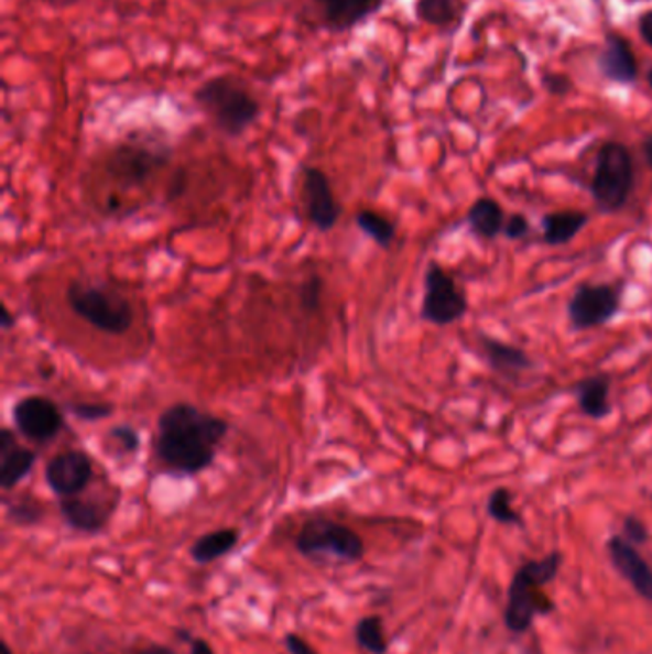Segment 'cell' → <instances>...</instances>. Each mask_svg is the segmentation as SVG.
Returning a JSON list of instances; mask_svg holds the SVG:
<instances>
[{
	"mask_svg": "<svg viewBox=\"0 0 652 654\" xmlns=\"http://www.w3.org/2000/svg\"><path fill=\"white\" fill-rule=\"evenodd\" d=\"M230 423L192 402H174L157 417L153 458L161 471L173 477H194L207 471L217 459Z\"/></svg>",
	"mask_w": 652,
	"mask_h": 654,
	"instance_id": "6da1fadb",
	"label": "cell"
},
{
	"mask_svg": "<svg viewBox=\"0 0 652 654\" xmlns=\"http://www.w3.org/2000/svg\"><path fill=\"white\" fill-rule=\"evenodd\" d=\"M563 565V553L551 552L542 559H530L522 565L509 584L506 604V625L511 633L529 632L537 617L555 611V601L547 596L545 586L555 580Z\"/></svg>",
	"mask_w": 652,
	"mask_h": 654,
	"instance_id": "7a4b0ae2",
	"label": "cell"
},
{
	"mask_svg": "<svg viewBox=\"0 0 652 654\" xmlns=\"http://www.w3.org/2000/svg\"><path fill=\"white\" fill-rule=\"evenodd\" d=\"M194 103L210 124L228 139H238L261 116V103L243 80L233 75H218L194 90Z\"/></svg>",
	"mask_w": 652,
	"mask_h": 654,
	"instance_id": "3957f363",
	"label": "cell"
},
{
	"mask_svg": "<svg viewBox=\"0 0 652 654\" xmlns=\"http://www.w3.org/2000/svg\"><path fill=\"white\" fill-rule=\"evenodd\" d=\"M635 186V165L630 148L609 140L599 148L595 160L594 178L589 192L597 209L602 212H618L630 201Z\"/></svg>",
	"mask_w": 652,
	"mask_h": 654,
	"instance_id": "277c9868",
	"label": "cell"
},
{
	"mask_svg": "<svg viewBox=\"0 0 652 654\" xmlns=\"http://www.w3.org/2000/svg\"><path fill=\"white\" fill-rule=\"evenodd\" d=\"M67 306L80 320L100 334L124 335L134 324L132 305L117 291L72 282L66 291Z\"/></svg>",
	"mask_w": 652,
	"mask_h": 654,
	"instance_id": "5b68a950",
	"label": "cell"
},
{
	"mask_svg": "<svg viewBox=\"0 0 652 654\" xmlns=\"http://www.w3.org/2000/svg\"><path fill=\"white\" fill-rule=\"evenodd\" d=\"M171 148L153 137H131L117 144L106 160V173L121 188L144 186L171 161Z\"/></svg>",
	"mask_w": 652,
	"mask_h": 654,
	"instance_id": "8992f818",
	"label": "cell"
},
{
	"mask_svg": "<svg viewBox=\"0 0 652 654\" xmlns=\"http://www.w3.org/2000/svg\"><path fill=\"white\" fill-rule=\"evenodd\" d=\"M297 552L306 559H335L341 563H358L366 555V544L358 532L347 524L337 523L327 516L306 521L298 531Z\"/></svg>",
	"mask_w": 652,
	"mask_h": 654,
	"instance_id": "52a82bcc",
	"label": "cell"
},
{
	"mask_svg": "<svg viewBox=\"0 0 652 654\" xmlns=\"http://www.w3.org/2000/svg\"><path fill=\"white\" fill-rule=\"evenodd\" d=\"M467 308L469 303L456 280L438 262H431L423 277L421 320L436 327L452 326L465 318Z\"/></svg>",
	"mask_w": 652,
	"mask_h": 654,
	"instance_id": "ba28073f",
	"label": "cell"
},
{
	"mask_svg": "<svg viewBox=\"0 0 652 654\" xmlns=\"http://www.w3.org/2000/svg\"><path fill=\"white\" fill-rule=\"evenodd\" d=\"M622 306L618 284H580L568 301V321L576 331L607 326L617 318Z\"/></svg>",
	"mask_w": 652,
	"mask_h": 654,
	"instance_id": "9c48e42d",
	"label": "cell"
},
{
	"mask_svg": "<svg viewBox=\"0 0 652 654\" xmlns=\"http://www.w3.org/2000/svg\"><path fill=\"white\" fill-rule=\"evenodd\" d=\"M12 422L18 435L31 443L48 444L66 429V415L62 407L43 394H28L12 407Z\"/></svg>",
	"mask_w": 652,
	"mask_h": 654,
	"instance_id": "30bf717a",
	"label": "cell"
},
{
	"mask_svg": "<svg viewBox=\"0 0 652 654\" xmlns=\"http://www.w3.org/2000/svg\"><path fill=\"white\" fill-rule=\"evenodd\" d=\"M44 480L58 500L87 492L95 480V464L83 450L59 451L44 467Z\"/></svg>",
	"mask_w": 652,
	"mask_h": 654,
	"instance_id": "8fae6325",
	"label": "cell"
},
{
	"mask_svg": "<svg viewBox=\"0 0 652 654\" xmlns=\"http://www.w3.org/2000/svg\"><path fill=\"white\" fill-rule=\"evenodd\" d=\"M303 197H305L306 217L319 232H332L341 220L343 207L329 176L318 167H306L303 173Z\"/></svg>",
	"mask_w": 652,
	"mask_h": 654,
	"instance_id": "7c38bea8",
	"label": "cell"
},
{
	"mask_svg": "<svg viewBox=\"0 0 652 654\" xmlns=\"http://www.w3.org/2000/svg\"><path fill=\"white\" fill-rule=\"evenodd\" d=\"M83 494L59 500L58 508L62 519L66 521L69 528L80 532V534H100L116 513L119 494L113 498Z\"/></svg>",
	"mask_w": 652,
	"mask_h": 654,
	"instance_id": "4fadbf2b",
	"label": "cell"
},
{
	"mask_svg": "<svg viewBox=\"0 0 652 654\" xmlns=\"http://www.w3.org/2000/svg\"><path fill=\"white\" fill-rule=\"evenodd\" d=\"M384 7V0H312L311 12L322 30L348 33L368 22Z\"/></svg>",
	"mask_w": 652,
	"mask_h": 654,
	"instance_id": "5bb4252c",
	"label": "cell"
},
{
	"mask_svg": "<svg viewBox=\"0 0 652 654\" xmlns=\"http://www.w3.org/2000/svg\"><path fill=\"white\" fill-rule=\"evenodd\" d=\"M607 553L618 575L635 589L638 596L652 603V567L639 552L638 545L628 542L622 534H617L607 542Z\"/></svg>",
	"mask_w": 652,
	"mask_h": 654,
	"instance_id": "9a60e30c",
	"label": "cell"
},
{
	"mask_svg": "<svg viewBox=\"0 0 652 654\" xmlns=\"http://www.w3.org/2000/svg\"><path fill=\"white\" fill-rule=\"evenodd\" d=\"M597 72L602 79L618 85H633L639 79V64L630 41L618 33L607 31L601 52L597 56Z\"/></svg>",
	"mask_w": 652,
	"mask_h": 654,
	"instance_id": "2e32d148",
	"label": "cell"
},
{
	"mask_svg": "<svg viewBox=\"0 0 652 654\" xmlns=\"http://www.w3.org/2000/svg\"><path fill=\"white\" fill-rule=\"evenodd\" d=\"M36 459L39 454L18 443L14 430H0V488L4 492L14 490L22 480L30 477Z\"/></svg>",
	"mask_w": 652,
	"mask_h": 654,
	"instance_id": "e0dca14e",
	"label": "cell"
},
{
	"mask_svg": "<svg viewBox=\"0 0 652 654\" xmlns=\"http://www.w3.org/2000/svg\"><path fill=\"white\" fill-rule=\"evenodd\" d=\"M480 349L488 366L503 378H515L521 371L530 370L534 366L526 350L508 345L490 335H480Z\"/></svg>",
	"mask_w": 652,
	"mask_h": 654,
	"instance_id": "ac0fdd59",
	"label": "cell"
},
{
	"mask_svg": "<svg viewBox=\"0 0 652 654\" xmlns=\"http://www.w3.org/2000/svg\"><path fill=\"white\" fill-rule=\"evenodd\" d=\"M610 375L609 373H597L589 378L582 379L573 386L574 396L578 407L589 419H605L612 414L610 404Z\"/></svg>",
	"mask_w": 652,
	"mask_h": 654,
	"instance_id": "d6986e66",
	"label": "cell"
},
{
	"mask_svg": "<svg viewBox=\"0 0 652 654\" xmlns=\"http://www.w3.org/2000/svg\"><path fill=\"white\" fill-rule=\"evenodd\" d=\"M467 226L475 236L482 240H496L506 228V212L492 197H479L467 211Z\"/></svg>",
	"mask_w": 652,
	"mask_h": 654,
	"instance_id": "ffe728a7",
	"label": "cell"
},
{
	"mask_svg": "<svg viewBox=\"0 0 652 654\" xmlns=\"http://www.w3.org/2000/svg\"><path fill=\"white\" fill-rule=\"evenodd\" d=\"M589 222V215L576 209L547 212L542 218L544 226V241L547 246H565L578 236Z\"/></svg>",
	"mask_w": 652,
	"mask_h": 654,
	"instance_id": "44dd1931",
	"label": "cell"
},
{
	"mask_svg": "<svg viewBox=\"0 0 652 654\" xmlns=\"http://www.w3.org/2000/svg\"><path fill=\"white\" fill-rule=\"evenodd\" d=\"M465 8V0H415L413 14L425 25L436 30H448L461 22Z\"/></svg>",
	"mask_w": 652,
	"mask_h": 654,
	"instance_id": "7402d4cb",
	"label": "cell"
},
{
	"mask_svg": "<svg viewBox=\"0 0 652 654\" xmlns=\"http://www.w3.org/2000/svg\"><path fill=\"white\" fill-rule=\"evenodd\" d=\"M238 542H240L238 528H218L199 536L189 547V555L197 565H209L232 553Z\"/></svg>",
	"mask_w": 652,
	"mask_h": 654,
	"instance_id": "603a6c76",
	"label": "cell"
},
{
	"mask_svg": "<svg viewBox=\"0 0 652 654\" xmlns=\"http://www.w3.org/2000/svg\"><path fill=\"white\" fill-rule=\"evenodd\" d=\"M355 640L358 647L370 654L389 653V640L384 635L383 620L378 614L363 617L356 622Z\"/></svg>",
	"mask_w": 652,
	"mask_h": 654,
	"instance_id": "cb8c5ba5",
	"label": "cell"
},
{
	"mask_svg": "<svg viewBox=\"0 0 652 654\" xmlns=\"http://www.w3.org/2000/svg\"><path fill=\"white\" fill-rule=\"evenodd\" d=\"M356 226L362 230L379 248L389 249L396 238V225L389 218L371 209L356 212Z\"/></svg>",
	"mask_w": 652,
	"mask_h": 654,
	"instance_id": "d4e9b609",
	"label": "cell"
},
{
	"mask_svg": "<svg viewBox=\"0 0 652 654\" xmlns=\"http://www.w3.org/2000/svg\"><path fill=\"white\" fill-rule=\"evenodd\" d=\"M43 519L44 505L33 495L22 494L14 498L12 502H7V521L14 526L30 528L43 523Z\"/></svg>",
	"mask_w": 652,
	"mask_h": 654,
	"instance_id": "484cf974",
	"label": "cell"
},
{
	"mask_svg": "<svg viewBox=\"0 0 652 654\" xmlns=\"http://www.w3.org/2000/svg\"><path fill=\"white\" fill-rule=\"evenodd\" d=\"M486 509H488V515L492 516L496 523L522 526L521 513L511 505V492L508 488H496L488 498Z\"/></svg>",
	"mask_w": 652,
	"mask_h": 654,
	"instance_id": "4316f807",
	"label": "cell"
},
{
	"mask_svg": "<svg viewBox=\"0 0 652 654\" xmlns=\"http://www.w3.org/2000/svg\"><path fill=\"white\" fill-rule=\"evenodd\" d=\"M108 440V450L117 456H137L140 450V433H138L129 423L116 425L106 433Z\"/></svg>",
	"mask_w": 652,
	"mask_h": 654,
	"instance_id": "83f0119b",
	"label": "cell"
},
{
	"mask_svg": "<svg viewBox=\"0 0 652 654\" xmlns=\"http://www.w3.org/2000/svg\"><path fill=\"white\" fill-rule=\"evenodd\" d=\"M67 410L79 422L96 423L111 417L116 412V406L111 402H72V404H67Z\"/></svg>",
	"mask_w": 652,
	"mask_h": 654,
	"instance_id": "f1b7e54d",
	"label": "cell"
},
{
	"mask_svg": "<svg viewBox=\"0 0 652 654\" xmlns=\"http://www.w3.org/2000/svg\"><path fill=\"white\" fill-rule=\"evenodd\" d=\"M322 290H324V280L318 274H312L298 287V303L305 314H314L322 306Z\"/></svg>",
	"mask_w": 652,
	"mask_h": 654,
	"instance_id": "f546056e",
	"label": "cell"
},
{
	"mask_svg": "<svg viewBox=\"0 0 652 654\" xmlns=\"http://www.w3.org/2000/svg\"><path fill=\"white\" fill-rule=\"evenodd\" d=\"M622 536L623 538L631 542L633 545H643L649 542V528H646V524L635 515H628L623 519L622 523Z\"/></svg>",
	"mask_w": 652,
	"mask_h": 654,
	"instance_id": "4dcf8cb0",
	"label": "cell"
},
{
	"mask_svg": "<svg viewBox=\"0 0 652 654\" xmlns=\"http://www.w3.org/2000/svg\"><path fill=\"white\" fill-rule=\"evenodd\" d=\"M542 85L553 96H566L573 92L574 83L565 73L547 72L542 75Z\"/></svg>",
	"mask_w": 652,
	"mask_h": 654,
	"instance_id": "1f68e13d",
	"label": "cell"
},
{
	"mask_svg": "<svg viewBox=\"0 0 652 654\" xmlns=\"http://www.w3.org/2000/svg\"><path fill=\"white\" fill-rule=\"evenodd\" d=\"M529 232V218L524 217L522 212H515V215H511V217L506 220L503 233H506V238H508V240H521V238H524V236H526Z\"/></svg>",
	"mask_w": 652,
	"mask_h": 654,
	"instance_id": "d6a6232c",
	"label": "cell"
},
{
	"mask_svg": "<svg viewBox=\"0 0 652 654\" xmlns=\"http://www.w3.org/2000/svg\"><path fill=\"white\" fill-rule=\"evenodd\" d=\"M283 645H285V648H287V653L290 654H318L305 640H303V637H301V635H297V633H285Z\"/></svg>",
	"mask_w": 652,
	"mask_h": 654,
	"instance_id": "836d02e7",
	"label": "cell"
},
{
	"mask_svg": "<svg viewBox=\"0 0 652 654\" xmlns=\"http://www.w3.org/2000/svg\"><path fill=\"white\" fill-rule=\"evenodd\" d=\"M639 36L643 39V43L652 48V8L643 10L638 18Z\"/></svg>",
	"mask_w": 652,
	"mask_h": 654,
	"instance_id": "e575fe53",
	"label": "cell"
},
{
	"mask_svg": "<svg viewBox=\"0 0 652 654\" xmlns=\"http://www.w3.org/2000/svg\"><path fill=\"white\" fill-rule=\"evenodd\" d=\"M14 326L15 318L12 316V313H10V308H8L7 305H2V308H0V327H2L4 331H10Z\"/></svg>",
	"mask_w": 652,
	"mask_h": 654,
	"instance_id": "d590c367",
	"label": "cell"
},
{
	"mask_svg": "<svg viewBox=\"0 0 652 654\" xmlns=\"http://www.w3.org/2000/svg\"><path fill=\"white\" fill-rule=\"evenodd\" d=\"M182 192H184V173H178V175L174 176V181L171 182V186H169V197L171 199L178 197Z\"/></svg>",
	"mask_w": 652,
	"mask_h": 654,
	"instance_id": "8d00e7d4",
	"label": "cell"
},
{
	"mask_svg": "<svg viewBox=\"0 0 652 654\" xmlns=\"http://www.w3.org/2000/svg\"><path fill=\"white\" fill-rule=\"evenodd\" d=\"M189 654H215V651H213V647H210L207 641L199 637V640L192 641V651H189Z\"/></svg>",
	"mask_w": 652,
	"mask_h": 654,
	"instance_id": "74e56055",
	"label": "cell"
},
{
	"mask_svg": "<svg viewBox=\"0 0 652 654\" xmlns=\"http://www.w3.org/2000/svg\"><path fill=\"white\" fill-rule=\"evenodd\" d=\"M641 152H643V157H645L646 167L652 171V134H646L643 142H641Z\"/></svg>",
	"mask_w": 652,
	"mask_h": 654,
	"instance_id": "f35d334b",
	"label": "cell"
},
{
	"mask_svg": "<svg viewBox=\"0 0 652 654\" xmlns=\"http://www.w3.org/2000/svg\"><path fill=\"white\" fill-rule=\"evenodd\" d=\"M131 654H176L173 648L165 647V645H148L144 648H138Z\"/></svg>",
	"mask_w": 652,
	"mask_h": 654,
	"instance_id": "ab89813d",
	"label": "cell"
},
{
	"mask_svg": "<svg viewBox=\"0 0 652 654\" xmlns=\"http://www.w3.org/2000/svg\"><path fill=\"white\" fill-rule=\"evenodd\" d=\"M646 83H649V87L652 88V67L649 69V73H646Z\"/></svg>",
	"mask_w": 652,
	"mask_h": 654,
	"instance_id": "60d3db41",
	"label": "cell"
},
{
	"mask_svg": "<svg viewBox=\"0 0 652 654\" xmlns=\"http://www.w3.org/2000/svg\"><path fill=\"white\" fill-rule=\"evenodd\" d=\"M2 654H12V651L8 647V643H2Z\"/></svg>",
	"mask_w": 652,
	"mask_h": 654,
	"instance_id": "b9f144b4",
	"label": "cell"
}]
</instances>
